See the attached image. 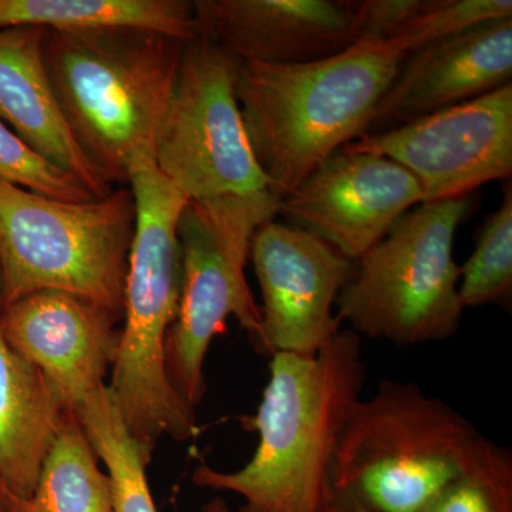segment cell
<instances>
[{
  "label": "cell",
  "instance_id": "obj_4",
  "mask_svg": "<svg viewBox=\"0 0 512 512\" xmlns=\"http://www.w3.org/2000/svg\"><path fill=\"white\" fill-rule=\"evenodd\" d=\"M128 187L136 202V228L124 286V326L107 386L150 464L163 437L188 441L198 434L195 409L175 392L164 357L180 303L178 221L188 198L154 160L134 164Z\"/></svg>",
  "mask_w": 512,
  "mask_h": 512
},
{
  "label": "cell",
  "instance_id": "obj_10",
  "mask_svg": "<svg viewBox=\"0 0 512 512\" xmlns=\"http://www.w3.org/2000/svg\"><path fill=\"white\" fill-rule=\"evenodd\" d=\"M396 161L417 178L424 202L471 195L512 174V84L340 148Z\"/></svg>",
  "mask_w": 512,
  "mask_h": 512
},
{
  "label": "cell",
  "instance_id": "obj_19",
  "mask_svg": "<svg viewBox=\"0 0 512 512\" xmlns=\"http://www.w3.org/2000/svg\"><path fill=\"white\" fill-rule=\"evenodd\" d=\"M20 512H114L110 478L100 470L76 414H64L35 491Z\"/></svg>",
  "mask_w": 512,
  "mask_h": 512
},
{
  "label": "cell",
  "instance_id": "obj_3",
  "mask_svg": "<svg viewBox=\"0 0 512 512\" xmlns=\"http://www.w3.org/2000/svg\"><path fill=\"white\" fill-rule=\"evenodd\" d=\"M185 42L137 28L46 29L43 59L77 146L114 188L154 160Z\"/></svg>",
  "mask_w": 512,
  "mask_h": 512
},
{
  "label": "cell",
  "instance_id": "obj_9",
  "mask_svg": "<svg viewBox=\"0 0 512 512\" xmlns=\"http://www.w3.org/2000/svg\"><path fill=\"white\" fill-rule=\"evenodd\" d=\"M237 64V57L210 37L185 43L154 161L188 201L272 191L242 121Z\"/></svg>",
  "mask_w": 512,
  "mask_h": 512
},
{
  "label": "cell",
  "instance_id": "obj_28",
  "mask_svg": "<svg viewBox=\"0 0 512 512\" xmlns=\"http://www.w3.org/2000/svg\"><path fill=\"white\" fill-rule=\"evenodd\" d=\"M201 512H231L229 511L227 503L222 498H212L207 504L202 507Z\"/></svg>",
  "mask_w": 512,
  "mask_h": 512
},
{
  "label": "cell",
  "instance_id": "obj_23",
  "mask_svg": "<svg viewBox=\"0 0 512 512\" xmlns=\"http://www.w3.org/2000/svg\"><path fill=\"white\" fill-rule=\"evenodd\" d=\"M0 181L56 200H96L79 180L40 157L0 119Z\"/></svg>",
  "mask_w": 512,
  "mask_h": 512
},
{
  "label": "cell",
  "instance_id": "obj_14",
  "mask_svg": "<svg viewBox=\"0 0 512 512\" xmlns=\"http://www.w3.org/2000/svg\"><path fill=\"white\" fill-rule=\"evenodd\" d=\"M194 9L201 36L241 62L295 66L359 42L346 0H198Z\"/></svg>",
  "mask_w": 512,
  "mask_h": 512
},
{
  "label": "cell",
  "instance_id": "obj_17",
  "mask_svg": "<svg viewBox=\"0 0 512 512\" xmlns=\"http://www.w3.org/2000/svg\"><path fill=\"white\" fill-rule=\"evenodd\" d=\"M66 413L43 373L0 329V478L22 500L32 497Z\"/></svg>",
  "mask_w": 512,
  "mask_h": 512
},
{
  "label": "cell",
  "instance_id": "obj_16",
  "mask_svg": "<svg viewBox=\"0 0 512 512\" xmlns=\"http://www.w3.org/2000/svg\"><path fill=\"white\" fill-rule=\"evenodd\" d=\"M46 29H0V119L40 157L73 175L94 198L114 190L77 146L43 59Z\"/></svg>",
  "mask_w": 512,
  "mask_h": 512
},
{
  "label": "cell",
  "instance_id": "obj_11",
  "mask_svg": "<svg viewBox=\"0 0 512 512\" xmlns=\"http://www.w3.org/2000/svg\"><path fill=\"white\" fill-rule=\"evenodd\" d=\"M249 261L262 296L256 350L318 355L340 332L336 301L356 262L315 234L275 220L256 229Z\"/></svg>",
  "mask_w": 512,
  "mask_h": 512
},
{
  "label": "cell",
  "instance_id": "obj_12",
  "mask_svg": "<svg viewBox=\"0 0 512 512\" xmlns=\"http://www.w3.org/2000/svg\"><path fill=\"white\" fill-rule=\"evenodd\" d=\"M423 202L419 181L403 165L339 150L281 198L279 214L356 262Z\"/></svg>",
  "mask_w": 512,
  "mask_h": 512
},
{
  "label": "cell",
  "instance_id": "obj_20",
  "mask_svg": "<svg viewBox=\"0 0 512 512\" xmlns=\"http://www.w3.org/2000/svg\"><path fill=\"white\" fill-rule=\"evenodd\" d=\"M94 454L109 471L114 512H158L148 485V463L128 431L109 386L89 394L73 412Z\"/></svg>",
  "mask_w": 512,
  "mask_h": 512
},
{
  "label": "cell",
  "instance_id": "obj_5",
  "mask_svg": "<svg viewBox=\"0 0 512 512\" xmlns=\"http://www.w3.org/2000/svg\"><path fill=\"white\" fill-rule=\"evenodd\" d=\"M136 228L130 187L56 200L0 181V309L30 293H72L123 318Z\"/></svg>",
  "mask_w": 512,
  "mask_h": 512
},
{
  "label": "cell",
  "instance_id": "obj_7",
  "mask_svg": "<svg viewBox=\"0 0 512 512\" xmlns=\"http://www.w3.org/2000/svg\"><path fill=\"white\" fill-rule=\"evenodd\" d=\"M473 204L464 195L404 212L357 259L355 275L336 301L340 322L357 336L397 346L451 338L464 312L454 238Z\"/></svg>",
  "mask_w": 512,
  "mask_h": 512
},
{
  "label": "cell",
  "instance_id": "obj_15",
  "mask_svg": "<svg viewBox=\"0 0 512 512\" xmlns=\"http://www.w3.org/2000/svg\"><path fill=\"white\" fill-rule=\"evenodd\" d=\"M511 77L512 18L437 40L404 57L369 133L477 99L510 84Z\"/></svg>",
  "mask_w": 512,
  "mask_h": 512
},
{
  "label": "cell",
  "instance_id": "obj_22",
  "mask_svg": "<svg viewBox=\"0 0 512 512\" xmlns=\"http://www.w3.org/2000/svg\"><path fill=\"white\" fill-rule=\"evenodd\" d=\"M421 512H512V456L480 437L450 483Z\"/></svg>",
  "mask_w": 512,
  "mask_h": 512
},
{
  "label": "cell",
  "instance_id": "obj_2",
  "mask_svg": "<svg viewBox=\"0 0 512 512\" xmlns=\"http://www.w3.org/2000/svg\"><path fill=\"white\" fill-rule=\"evenodd\" d=\"M402 37L359 40L318 62L238 60L235 93L249 144L271 190H295L329 157L369 133L407 56Z\"/></svg>",
  "mask_w": 512,
  "mask_h": 512
},
{
  "label": "cell",
  "instance_id": "obj_1",
  "mask_svg": "<svg viewBox=\"0 0 512 512\" xmlns=\"http://www.w3.org/2000/svg\"><path fill=\"white\" fill-rule=\"evenodd\" d=\"M269 372L251 419L259 434L254 457L234 473L202 463L192 483L239 495V512H330L336 450L365 386L362 340L340 330L316 356L275 353Z\"/></svg>",
  "mask_w": 512,
  "mask_h": 512
},
{
  "label": "cell",
  "instance_id": "obj_21",
  "mask_svg": "<svg viewBox=\"0 0 512 512\" xmlns=\"http://www.w3.org/2000/svg\"><path fill=\"white\" fill-rule=\"evenodd\" d=\"M464 309L507 305L512 295V190L505 187L503 204L481 225L476 249L460 266L458 285Z\"/></svg>",
  "mask_w": 512,
  "mask_h": 512
},
{
  "label": "cell",
  "instance_id": "obj_13",
  "mask_svg": "<svg viewBox=\"0 0 512 512\" xmlns=\"http://www.w3.org/2000/svg\"><path fill=\"white\" fill-rule=\"evenodd\" d=\"M120 319L104 306L59 291L30 293L0 309V329L10 348L43 373L72 413L106 386Z\"/></svg>",
  "mask_w": 512,
  "mask_h": 512
},
{
  "label": "cell",
  "instance_id": "obj_8",
  "mask_svg": "<svg viewBox=\"0 0 512 512\" xmlns=\"http://www.w3.org/2000/svg\"><path fill=\"white\" fill-rule=\"evenodd\" d=\"M281 197L272 191L251 197L188 201L178 221L181 295L165 338V370L175 392L192 409L204 397V360L229 316L247 329L252 342L261 311L245 276L256 229L275 220Z\"/></svg>",
  "mask_w": 512,
  "mask_h": 512
},
{
  "label": "cell",
  "instance_id": "obj_27",
  "mask_svg": "<svg viewBox=\"0 0 512 512\" xmlns=\"http://www.w3.org/2000/svg\"><path fill=\"white\" fill-rule=\"evenodd\" d=\"M25 500L12 493L0 478V512H20Z\"/></svg>",
  "mask_w": 512,
  "mask_h": 512
},
{
  "label": "cell",
  "instance_id": "obj_6",
  "mask_svg": "<svg viewBox=\"0 0 512 512\" xmlns=\"http://www.w3.org/2000/svg\"><path fill=\"white\" fill-rule=\"evenodd\" d=\"M481 434L413 383L384 380L350 410L332 484L380 512H421L460 473Z\"/></svg>",
  "mask_w": 512,
  "mask_h": 512
},
{
  "label": "cell",
  "instance_id": "obj_26",
  "mask_svg": "<svg viewBox=\"0 0 512 512\" xmlns=\"http://www.w3.org/2000/svg\"><path fill=\"white\" fill-rule=\"evenodd\" d=\"M330 512H380L375 508L370 507L357 500L352 495L335 494V501H333L332 510Z\"/></svg>",
  "mask_w": 512,
  "mask_h": 512
},
{
  "label": "cell",
  "instance_id": "obj_18",
  "mask_svg": "<svg viewBox=\"0 0 512 512\" xmlns=\"http://www.w3.org/2000/svg\"><path fill=\"white\" fill-rule=\"evenodd\" d=\"M137 28L188 43L200 36L185 0H0V29Z\"/></svg>",
  "mask_w": 512,
  "mask_h": 512
},
{
  "label": "cell",
  "instance_id": "obj_25",
  "mask_svg": "<svg viewBox=\"0 0 512 512\" xmlns=\"http://www.w3.org/2000/svg\"><path fill=\"white\" fill-rule=\"evenodd\" d=\"M429 0H360L352 2L357 39L387 40L402 33L426 9Z\"/></svg>",
  "mask_w": 512,
  "mask_h": 512
},
{
  "label": "cell",
  "instance_id": "obj_24",
  "mask_svg": "<svg viewBox=\"0 0 512 512\" xmlns=\"http://www.w3.org/2000/svg\"><path fill=\"white\" fill-rule=\"evenodd\" d=\"M511 16V0H429L426 9L407 23L397 37H402L412 53L437 40Z\"/></svg>",
  "mask_w": 512,
  "mask_h": 512
}]
</instances>
